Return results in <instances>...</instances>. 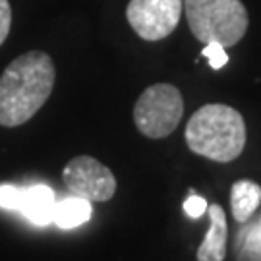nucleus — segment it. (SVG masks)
<instances>
[{"instance_id":"obj_12","label":"nucleus","mask_w":261,"mask_h":261,"mask_svg":"<svg viewBox=\"0 0 261 261\" xmlns=\"http://www.w3.org/2000/svg\"><path fill=\"white\" fill-rule=\"evenodd\" d=\"M201 55L209 60V66H211L213 70H221V68L228 62L226 50H224V47L223 45H219V43H207V47L203 48Z\"/></svg>"},{"instance_id":"obj_2","label":"nucleus","mask_w":261,"mask_h":261,"mask_svg":"<svg viewBox=\"0 0 261 261\" xmlns=\"http://www.w3.org/2000/svg\"><path fill=\"white\" fill-rule=\"evenodd\" d=\"M188 147L217 163H230L246 147V122L228 105H203L186 126Z\"/></svg>"},{"instance_id":"obj_10","label":"nucleus","mask_w":261,"mask_h":261,"mask_svg":"<svg viewBox=\"0 0 261 261\" xmlns=\"http://www.w3.org/2000/svg\"><path fill=\"white\" fill-rule=\"evenodd\" d=\"M91 213H93L91 201L72 196L56 203L55 221L53 223H56L60 228H75L80 224L87 223L91 219Z\"/></svg>"},{"instance_id":"obj_9","label":"nucleus","mask_w":261,"mask_h":261,"mask_svg":"<svg viewBox=\"0 0 261 261\" xmlns=\"http://www.w3.org/2000/svg\"><path fill=\"white\" fill-rule=\"evenodd\" d=\"M261 203V188L252 180H238L230 190V207L238 223H246Z\"/></svg>"},{"instance_id":"obj_5","label":"nucleus","mask_w":261,"mask_h":261,"mask_svg":"<svg viewBox=\"0 0 261 261\" xmlns=\"http://www.w3.org/2000/svg\"><path fill=\"white\" fill-rule=\"evenodd\" d=\"M182 10V0H130L126 18L141 39L161 41L176 29Z\"/></svg>"},{"instance_id":"obj_13","label":"nucleus","mask_w":261,"mask_h":261,"mask_svg":"<svg viewBox=\"0 0 261 261\" xmlns=\"http://www.w3.org/2000/svg\"><path fill=\"white\" fill-rule=\"evenodd\" d=\"M12 28V8L8 0H0V45L8 39Z\"/></svg>"},{"instance_id":"obj_4","label":"nucleus","mask_w":261,"mask_h":261,"mask_svg":"<svg viewBox=\"0 0 261 261\" xmlns=\"http://www.w3.org/2000/svg\"><path fill=\"white\" fill-rule=\"evenodd\" d=\"M184 116L182 93L170 84H155L140 95L134 107L136 128L151 140L167 138Z\"/></svg>"},{"instance_id":"obj_3","label":"nucleus","mask_w":261,"mask_h":261,"mask_svg":"<svg viewBox=\"0 0 261 261\" xmlns=\"http://www.w3.org/2000/svg\"><path fill=\"white\" fill-rule=\"evenodd\" d=\"M188 25L201 43L234 47L248 31V10L242 0H184Z\"/></svg>"},{"instance_id":"obj_11","label":"nucleus","mask_w":261,"mask_h":261,"mask_svg":"<svg viewBox=\"0 0 261 261\" xmlns=\"http://www.w3.org/2000/svg\"><path fill=\"white\" fill-rule=\"evenodd\" d=\"M21 203V188L12 186V184H2L0 186V207L18 211Z\"/></svg>"},{"instance_id":"obj_1","label":"nucleus","mask_w":261,"mask_h":261,"mask_svg":"<svg viewBox=\"0 0 261 261\" xmlns=\"http://www.w3.org/2000/svg\"><path fill=\"white\" fill-rule=\"evenodd\" d=\"M56 82L55 62L47 53L29 50L12 60L0 75V126L29 122L47 103Z\"/></svg>"},{"instance_id":"obj_6","label":"nucleus","mask_w":261,"mask_h":261,"mask_svg":"<svg viewBox=\"0 0 261 261\" xmlns=\"http://www.w3.org/2000/svg\"><path fill=\"white\" fill-rule=\"evenodd\" d=\"M66 188L87 201H109L116 192V178L111 168L89 155L74 157L62 172Z\"/></svg>"},{"instance_id":"obj_7","label":"nucleus","mask_w":261,"mask_h":261,"mask_svg":"<svg viewBox=\"0 0 261 261\" xmlns=\"http://www.w3.org/2000/svg\"><path fill=\"white\" fill-rule=\"evenodd\" d=\"M56 197L55 192L45 184H33L21 188V203L19 213L37 226H47L55 221Z\"/></svg>"},{"instance_id":"obj_8","label":"nucleus","mask_w":261,"mask_h":261,"mask_svg":"<svg viewBox=\"0 0 261 261\" xmlns=\"http://www.w3.org/2000/svg\"><path fill=\"white\" fill-rule=\"evenodd\" d=\"M209 217V230L205 240L197 248V261H224L226 257V238H228V224L226 215L221 205H207Z\"/></svg>"},{"instance_id":"obj_14","label":"nucleus","mask_w":261,"mask_h":261,"mask_svg":"<svg viewBox=\"0 0 261 261\" xmlns=\"http://www.w3.org/2000/svg\"><path fill=\"white\" fill-rule=\"evenodd\" d=\"M184 211H186L192 219H197V217H201V215H205L207 211V201L203 197L199 196H190L186 203H184Z\"/></svg>"}]
</instances>
